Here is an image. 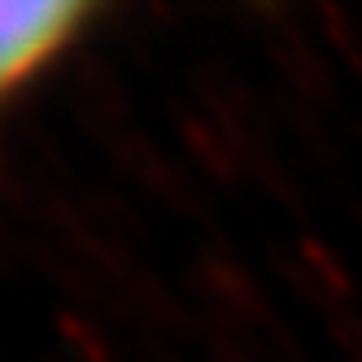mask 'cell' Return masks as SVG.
Listing matches in <instances>:
<instances>
[{
    "label": "cell",
    "mask_w": 362,
    "mask_h": 362,
    "mask_svg": "<svg viewBox=\"0 0 362 362\" xmlns=\"http://www.w3.org/2000/svg\"><path fill=\"white\" fill-rule=\"evenodd\" d=\"M96 9L74 0H5L0 5V100L62 62L83 40Z\"/></svg>",
    "instance_id": "obj_1"
}]
</instances>
